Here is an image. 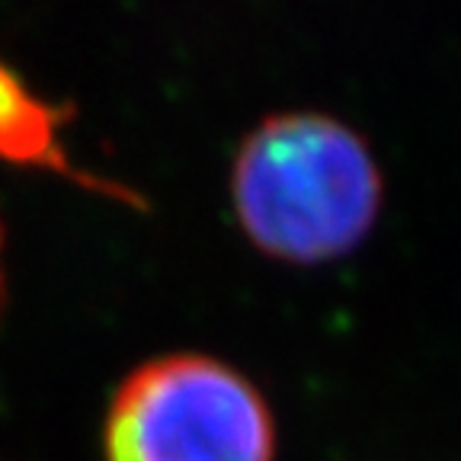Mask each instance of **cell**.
<instances>
[{
    "label": "cell",
    "mask_w": 461,
    "mask_h": 461,
    "mask_svg": "<svg viewBox=\"0 0 461 461\" xmlns=\"http://www.w3.org/2000/svg\"><path fill=\"white\" fill-rule=\"evenodd\" d=\"M230 189L247 238L292 263L349 253L382 205V173L366 141L314 113L259 125L240 148Z\"/></svg>",
    "instance_id": "1"
},
{
    "label": "cell",
    "mask_w": 461,
    "mask_h": 461,
    "mask_svg": "<svg viewBox=\"0 0 461 461\" xmlns=\"http://www.w3.org/2000/svg\"><path fill=\"white\" fill-rule=\"evenodd\" d=\"M109 461H273L267 401L209 356H167L125 378L106 420Z\"/></svg>",
    "instance_id": "2"
},
{
    "label": "cell",
    "mask_w": 461,
    "mask_h": 461,
    "mask_svg": "<svg viewBox=\"0 0 461 461\" xmlns=\"http://www.w3.org/2000/svg\"><path fill=\"white\" fill-rule=\"evenodd\" d=\"M0 158L68 170L58 144V119L49 103L36 100L23 80L0 65Z\"/></svg>",
    "instance_id": "3"
},
{
    "label": "cell",
    "mask_w": 461,
    "mask_h": 461,
    "mask_svg": "<svg viewBox=\"0 0 461 461\" xmlns=\"http://www.w3.org/2000/svg\"><path fill=\"white\" fill-rule=\"evenodd\" d=\"M0 250H4V228H0ZM0 288H4V273H0Z\"/></svg>",
    "instance_id": "4"
}]
</instances>
